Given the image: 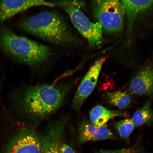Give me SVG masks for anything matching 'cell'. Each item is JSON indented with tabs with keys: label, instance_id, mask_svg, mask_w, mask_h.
<instances>
[{
	"label": "cell",
	"instance_id": "2",
	"mask_svg": "<svg viewBox=\"0 0 153 153\" xmlns=\"http://www.w3.org/2000/svg\"><path fill=\"white\" fill-rule=\"evenodd\" d=\"M0 47L13 59L28 66L37 68L52 56L50 48L3 28L0 31Z\"/></svg>",
	"mask_w": 153,
	"mask_h": 153
},
{
	"label": "cell",
	"instance_id": "1",
	"mask_svg": "<svg viewBox=\"0 0 153 153\" xmlns=\"http://www.w3.org/2000/svg\"><path fill=\"white\" fill-rule=\"evenodd\" d=\"M71 85H28L11 95V108L20 117L37 125L62 106Z\"/></svg>",
	"mask_w": 153,
	"mask_h": 153
},
{
	"label": "cell",
	"instance_id": "10",
	"mask_svg": "<svg viewBox=\"0 0 153 153\" xmlns=\"http://www.w3.org/2000/svg\"><path fill=\"white\" fill-rule=\"evenodd\" d=\"M113 134L105 126L97 127L86 120L82 121L78 126L77 140L80 145L90 141L114 139Z\"/></svg>",
	"mask_w": 153,
	"mask_h": 153
},
{
	"label": "cell",
	"instance_id": "12",
	"mask_svg": "<svg viewBox=\"0 0 153 153\" xmlns=\"http://www.w3.org/2000/svg\"><path fill=\"white\" fill-rule=\"evenodd\" d=\"M130 89L137 95H149L153 94V66L143 67L133 78Z\"/></svg>",
	"mask_w": 153,
	"mask_h": 153
},
{
	"label": "cell",
	"instance_id": "5",
	"mask_svg": "<svg viewBox=\"0 0 153 153\" xmlns=\"http://www.w3.org/2000/svg\"><path fill=\"white\" fill-rule=\"evenodd\" d=\"M60 5L68 13L80 33L87 40L90 47H96L101 45L103 38L102 27L100 23L91 22L83 11L71 2L64 1Z\"/></svg>",
	"mask_w": 153,
	"mask_h": 153
},
{
	"label": "cell",
	"instance_id": "3",
	"mask_svg": "<svg viewBox=\"0 0 153 153\" xmlns=\"http://www.w3.org/2000/svg\"><path fill=\"white\" fill-rule=\"evenodd\" d=\"M19 26L25 31L57 45H68L74 41L65 22L56 13H39L22 20Z\"/></svg>",
	"mask_w": 153,
	"mask_h": 153
},
{
	"label": "cell",
	"instance_id": "4",
	"mask_svg": "<svg viewBox=\"0 0 153 153\" xmlns=\"http://www.w3.org/2000/svg\"><path fill=\"white\" fill-rule=\"evenodd\" d=\"M92 4L94 16L107 33L122 31L126 14L120 0H92Z\"/></svg>",
	"mask_w": 153,
	"mask_h": 153
},
{
	"label": "cell",
	"instance_id": "17",
	"mask_svg": "<svg viewBox=\"0 0 153 153\" xmlns=\"http://www.w3.org/2000/svg\"><path fill=\"white\" fill-rule=\"evenodd\" d=\"M139 149L136 146L120 149L116 150H100L96 153H139Z\"/></svg>",
	"mask_w": 153,
	"mask_h": 153
},
{
	"label": "cell",
	"instance_id": "14",
	"mask_svg": "<svg viewBox=\"0 0 153 153\" xmlns=\"http://www.w3.org/2000/svg\"><path fill=\"white\" fill-rule=\"evenodd\" d=\"M151 105V100L149 99L142 108L135 112L132 119L135 126H139L153 122V112Z\"/></svg>",
	"mask_w": 153,
	"mask_h": 153
},
{
	"label": "cell",
	"instance_id": "7",
	"mask_svg": "<svg viewBox=\"0 0 153 153\" xmlns=\"http://www.w3.org/2000/svg\"><path fill=\"white\" fill-rule=\"evenodd\" d=\"M4 153H42L40 133L32 126L19 128L7 143Z\"/></svg>",
	"mask_w": 153,
	"mask_h": 153
},
{
	"label": "cell",
	"instance_id": "13",
	"mask_svg": "<svg viewBox=\"0 0 153 153\" xmlns=\"http://www.w3.org/2000/svg\"><path fill=\"white\" fill-rule=\"evenodd\" d=\"M121 113L111 110L101 105H97L91 109L89 114L90 123L97 127L105 126L107 122L116 117L121 116Z\"/></svg>",
	"mask_w": 153,
	"mask_h": 153
},
{
	"label": "cell",
	"instance_id": "6",
	"mask_svg": "<svg viewBox=\"0 0 153 153\" xmlns=\"http://www.w3.org/2000/svg\"><path fill=\"white\" fill-rule=\"evenodd\" d=\"M65 117L51 122L41 137L42 153H76L65 136Z\"/></svg>",
	"mask_w": 153,
	"mask_h": 153
},
{
	"label": "cell",
	"instance_id": "11",
	"mask_svg": "<svg viewBox=\"0 0 153 153\" xmlns=\"http://www.w3.org/2000/svg\"><path fill=\"white\" fill-rule=\"evenodd\" d=\"M125 9L127 22V33L131 34L139 17L153 7V0H120Z\"/></svg>",
	"mask_w": 153,
	"mask_h": 153
},
{
	"label": "cell",
	"instance_id": "16",
	"mask_svg": "<svg viewBox=\"0 0 153 153\" xmlns=\"http://www.w3.org/2000/svg\"><path fill=\"white\" fill-rule=\"evenodd\" d=\"M114 126L120 137L126 139L128 137L132 132L135 125L132 119H126L118 122L115 124Z\"/></svg>",
	"mask_w": 153,
	"mask_h": 153
},
{
	"label": "cell",
	"instance_id": "15",
	"mask_svg": "<svg viewBox=\"0 0 153 153\" xmlns=\"http://www.w3.org/2000/svg\"><path fill=\"white\" fill-rule=\"evenodd\" d=\"M106 98L109 104L120 109L127 108L131 102V97L126 91H107Z\"/></svg>",
	"mask_w": 153,
	"mask_h": 153
},
{
	"label": "cell",
	"instance_id": "8",
	"mask_svg": "<svg viewBox=\"0 0 153 153\" xmlns=\"http://www.w3.org/2000/svg\"><path fill=\"white\" fill-rule=\"evenodd\" d=\"M105 60L106 58L103 57L96 61L82 79L73 101L72 107L74 110H79L92 92Z\"/></svg>",
	"mask_w": 153,
	"mask_h": 153
},
{
	"label": "cell",
	"instance_id": "9",
	"mask_svg": "<svg viewBox=\"0 0 153 153\" xmlns=\"http://www.w3.org/2000/svg\"><path fill=\"white\" fill-rule=\"evenodd\" d=\"M56 4L46 0H1L0 1V23L18 13L30 7L38 6L50 7L56 6Z\"/></svg>",
	"mask_w": 153,
	"mask_h": 153
}]
</instances>
